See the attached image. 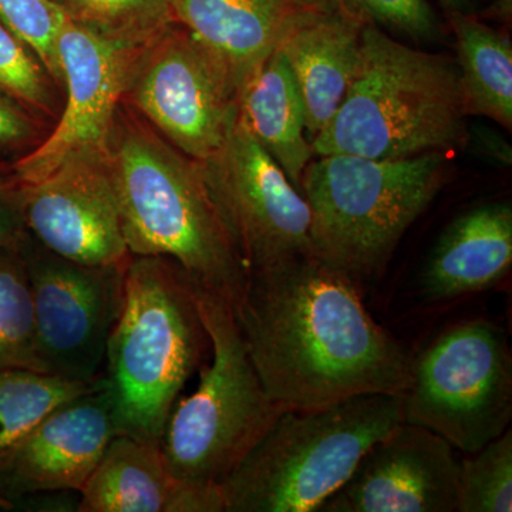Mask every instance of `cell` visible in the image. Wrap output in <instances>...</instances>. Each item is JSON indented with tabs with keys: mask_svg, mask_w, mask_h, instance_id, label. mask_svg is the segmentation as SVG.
Here are the masks:
<instances>
[{
	"mask_svg": "<svg viewBox=\"0 0 512 512\" xmlns=\"http://www.w3.org/2000/svg\"><path fill=\"white\" fill-rule=\"evenodd\" d=\"M234 315L266 394L285 412L409 387L412 357L370 316L353 279L315 254L249 272Z\"/></svg>",
	"mask_w": 512,
	"mask_h": 512,
	"instance_id": "cell-1",
	"label": "cell"
},
{
	"mask_svg": "<svg viewBox=\"0 0 512 512\" xmlns=\"http://www.w3.org/2000/svg\"><path fill=\"white\" fill-rule=\"evenodd\" d=\"M106 163L130 254L171 259L234 309L249 272L211 200L201 161L121 101Z\"/></svg>",
	"mask_w": 512,
	"mask_h": 512,
	"instance_id": "cell-2",
	"label": "cell"
},
{
	"mask_svg": "<svg viewBox=\"0 0 512 512\" xmlns=\"http://www.w3.org/2000/svg\"><path fill=\"white\" fill-rule=\"evenodd\" d=\"M456 62L366 25L359 66L333 119L313 138L315 157L400 160L467 143Z\"/></svg>",
	"mask_w": 512,
	"mask_h": 512,
	"instance_id": "cell-3",
	"label": "cell"
},
{
	"mask_svg": "<svg viewBox=\"0 0 512 512\" xmlns=\"http://www.w3.org/2000/svg\"><path fill=\"white\" fill-rule=\"evenodd\" d=\"M207 348L190 276L164 256L131 255L103 376L121 434L160 444L168 416Z\"/></svg>",
	"mask_w": 512,
	"mask_h": 512,
	"instance_id": "cell-4",
	"label": "cell"
},
{
	"mask_svg": "<svg viewBox=\"0 0 512 512\" xmlns=\"http://www.w3.org/2000/svg\"><path fill=\"white\" fill-rule=\"evenodd\" d=\"M402 421V396L393 394L286 410L221 484L225 512H318Z\"/></svg>",
	"mask_w": 512,
	"mask_h": 512,
	"instance_id": "cell-5",
	"label": "cell"
},
{
	"mask_svg": "<svg viewBox=\"0 0 512 512\" xmlns=\"http://www.w3.org/2000/svg\"><path fill=\"white\" fill-rule=\"evenodd\" d=\"M446 165L441 151L400 160L313 157L299 184L311 211L313 254L352 279L380 271L436 198Z\"/></svg>",
	"mask_w": 512,
	"mask_h": 512,
	"instance_id": "cell-6",
	"label": "cell"
},
{
	"mask_svg": "<svg viewBox=\"0 0 512 512\" xmlns=\"http://www.w3.org/2000/svg\"><path fill=\"white\" fill-rule=\"evenodd\" d=\"M194 292L211 363L197 390L175 402L160 447L175 477L221 487L285 410L266 394L231 303L195 282Z\"/></svg>",
	"mask_w": 512,
	"mask_h": 512,
	"instance_id": "cell-7",
	"label": "cell"
},
{
	"mask_svg": "<svg viewBox=\"0 0 512 512\" xmlns=\"http://www.w3.org/2000/svg\"><path fill=\"white\" fill-rule=\"evenodd\" d=\"M403 421L426 427L454 450L477 453L508 430L512 360L504 330L488 320L460 323L412 360Z\"/></svg>",
	"mask_w": 512,
	"mask_h": 512,
	"instance_id": "cell-8",
	"label": "cell"
},
{
	"mask_svg": "<svg viewBox=\"0 0 512 512\" xmlns=\"http://www.w3.org/2000/svg\"><path fill=\"white\" fill-rule=\"evenodd\" d=\"M123 103L185 156L207 161L237 116L238 93L218 57L171 22L141 50Z\"/></svg>",
	"mask_w": 512,
	"mask_h": 512,
	"instance_id": "cell-9",
	"label": "cell"
},
{
	"mask_svg": "<svg viewBox=\"0 0 512 512\" xmlns=\"http://www.w3.org/2000/svg\"><path fill=\"white\" fill-rule=\"evenodd\" d=\"M211 200L248 272L313 254L311 211L239 110L224 144L201 161Z\"/></svg>",
	"mask_w": 512,
	"mask_h": 512,
	"instance_id": "cell-10",
	"label": "cell"
},
{
	"mask_svg": "<svg viewBox=\"0 0 512 512\" xmlns=\"http://www.w3.org/2000/svg\"><path fill=\"white\" fill-rule=\"evenodd\" d=\"M32 289L37 355L47 375L93 382L124 301L127 265L89 266L53 254L30 237L20 244Z\"/></svg>",
	"mask_w": 512,
	"mask_h": 512,
	"instance_id": "cell-11",
	"label": "cell"
},
{
	"mask_svg": "<svg viewBox=\"0 0 512 512\" xmlns=\"http://www.w3.org/2000/svg\"><path fill=\"white\" fill-rule=\"evenodd\" d=\"M146 45L107 39L67 19L57 40L64 100L56 126L28 153L0 165V181L36 184L72 157L106 156L114 117Z\"/></svg>",
	"mask_w": 512,
	"mask_h": 512,
	"instance_id": "cell-12",
	"label": "cell"
},
{
	"mask_svg": "<svg viewBox=\"0 0 512 512\" xmlns=\"http://www.w3.org/2000/svg\"><path fill=\"white\" fill-rule=\"evenodd\" d=\"M0 183L15 192L30 237L53 254L89 266L130 261L106 156L72 157L36 184Z\"/></svg>",
	"mask_w": 512,
	"mask_h": 512,
	"instance_id": "cell-13",
	"label": "cell"
},
{
	"mask_svg": "<svg viewBox=\"0 0 512 512\" xmlns=\"http://www.w3.org/2000/svg\"><path fill=\"white\" fill-rule=\"evenodd\" d=\"M121 430L103 376L46 414L0 458V508L25 495L82 491Z\"/></svg>",
	"mask_w": 512,
	"mask_h": 512,
	"instance_id": "cell-14",
	"label": "cell"
},
{
	"mask_svg": "<svg viewBox=\"0 0 512 512\" xmlns=\"http://www.w3.org/2000/svg\"><path fill=\"white\" fill-rule=\"evenodd\" d=\"M458 473L450 443L402 421L363 454L318 512H454Z\"/></svg>",
	"mask_w": 512,
	"mask_h": 512,
	"instance_id": "cell-15",
	"label": "cell"
},
{
	"mask_svg": "<svg viewBox=\"0 0 512 512\" xmlns=\"http://www.w3.org/2000/svg\"><path fill=\"white\" fill-rule=\"evenodd\" d=\"M167 2L174 22L190 30L224 64L238 97L293 30L335 12L320 0Z\"/></svg>",
	"mask_w": 512,
	"mask_h": 512,
	"instance_id": "cell-16",
	"label": "cell"
},
{
	"mask_svg": "<svg viewBox=\"0 0 512 512\" xmlns=\"http://www.w3.org/2000/svg\"><path fill=\"white\" fill-rule=\"evenodd\" d=\"M79 512H204L208 491L171 473L160 444L119 434L80 491Z\"/></svg>",
	"mask_w": 512,
	"mask_h": 512,
	"instance_id": "cell-17",
	"label": "cell"
},
{
	"mask_svg": "<svg viewBox=\"0 0 512 512\" xmlns=\"http://www.w3.org/2000/svg\"><path fill=\"white\" fill-rule=\"evenodd\" d=\"M511 264V202H488L458 215L441 232L421 272V289L436 301L484 291Z\"/></svg>",
	"mask_w": 512,
	"mask_h": 512,
	"instance_id": "cell-18",
	"label": "cell"
},
{
	"mask_svg": "<svg viewBox=\"0 0 512 512\" xmlns=\"http://www.w3.org/2000/svg\"><path fill=\"white\" fill-rule=\"evenodd\" d=\"M365 26L343 13H325L293 30L279 47L298 84L311 143L333 119L352 86Z\"/></svg>",
	"mask_w": 512,
	"mask_h": 512,
	"instance_id": "cell-19",
	"label": "cell"
},
{
	"mask_svg": "<svg viewBox=\"0 0 512 512\" xmlns=\"http://www.w3.org/2000/svg\"><path fill=\"white\" fill-rule=\"evenodd\" d=\"M238 110L259 146L299 190L315 153L306 137L301 93L281 50H275L242 89Z\"/></svg>",
	"mask_w": 512,
	"mask_h": 512,
	"instance_id": "cell-20",
	"label": "cell"
},
{
	"mask_svg": "<svg viewBox=\"0 0 512 512\" xmlns=\"http://www.w3.org/2000/svg\"><path fill=\"white\" fill-rule=\"evenodd\" d=\"M456 39L458 90L466 117L512 130V42L476 13L447 12Z\"/></svg>",
	"mask_w": 512,
	"mask_h": 512,
	"instance_id": "cell-21",
	"label": "cell"
},
{
	"mask_svg": "<svg viewBox=\"0 0 512 512\" xmlns=\"http://www.w3.org/2000/svg\"><path fill=\"white\" fill-rule=\"evenodd\" d=\"M96 380L74 382L47 373L0 370V458L46 414L89 390Z\"/></svg>",
	"mask_w": 512,
	"mask_h": 512,
	"instance_id": "cell-22",
	"label": "cell"
},
{
	"mask_svg": "<svg viewBox=\"0 0 512 512\" xmlns=\"http://www.w3.org/2000/svg\"><path fill=\"white\" fill-rule=\"evenodd\" d=\"M0 370L45 373L37 355L32 289L20 245L0 251Z\"/></svg>",
	"mask_w": 512,
	"mask_h": 512,
	"instance_id": "cell-23",
	"label": "cell"
},
{
	"mask_svg": "<svg viewBox=\"0 0 512 512\" xmlns=\"http://www.w3.org/2000/svg\"><path fill=\"white\" fill-rule=\"evenodd\" d=\"M70 22L128 45H146L174 22L167 0H52Z\"/></svg>",
	"mask_w": 512,
	"mask_h": 512,
	"instance_id": "cell-24",
	"label": "cell"
},
{
	"mask_svg": "<svg viewBox=\"0 0 512 512\" xmlns=\"http://www.w3.org/2000/svg\"><path fill=\"white\" fill-rule=\"evenodd\" d=\"M457 511H512L511 429L460 460Z\"/></svg>",
	"mask_w": 512,
	"mask_h": 512,
	"instance_id": "cell-25",
	"label": "cell"
},
{
	"mask_svg": "<svg viewBox=\"0 0 512 512\" xmlns=\"http://www.w3.org/2000/svg\"><path fill=\"white\" fill-rule=\"evenodd\" d=\"M59 86L36 53L0 22V94L43 120H57L62 104Z\"/></svg>",
	"mask_w": 512,
	"mask_h": 512,
	"instance_id": "cell-26",
	"label": "cell"
},
{
	"mask_svg": "<svg viewBox=\"0 0 512 512\" xmlns=\"http://www.w3.org/2000/svg\"><path fill=\"white\" fill-rule=\"evenodd\" d=\"M335 12L414 42H436L441 23L427 0H320Z\"/></svg>",
	"mask_w": 512,
	"mask_h": 512,
	"instance_id": "cell-27",
	"label": "cell"
},
{
	"mask_svg": "<svg viewBox=\"0 0 512 512\" xmlns=\"http://www.w3.org/2000/svg\"><path fill=\"white\" fill-rule=\"evenodd\" d=\"M66 20L52 0H0V22L36 53L62 92L57 40Z\"/></svg>",
	"mask_w": 512,
	"mask_h": 512,
	"instance_id": "cell-28",
	"label": "cell"
},
{
	"mask_svg": "<svg viewBox=\"0 0 512 512\" xmlns=\"http://www.w3.org/2000/svg\"><path fill=\"white\" fill-rule=\"evenodd\" d=\"M45 131V120L0 94V157L23 156L46 137Z\"/></svg>",
	"mask_w": 512,
	"mask_h": 512,
	"instance_id": "cell-29",
	"label": "cell"
},
{
	"mask_svg": "<svg viewBox=\"0 0 512 512\" xmlns=\"http://www.w3.org/2000/svg\"><path fill=\"white\" fill-rule=\"evenodd\" d=\"M80 491L50 490L25 495L13 501L8 510L29 512H79Z\"/></svg>",
	"mask_w": 512,
	"mask_h": 512,
	"instance_id": "cell-30",
	"label": "cell"
},
{
	"mask_svg": "<svg viewBox=\"0 0 512 512\" xmlns=\"http://www.w3.org/2000/svg\"><path fill=\"white\" fill-rule=\"evenodd\" d=\"M28 235L15 192L0 183V251L16 248Z\"/></svg>",
	"mask_w": 512,
	"mask_h": 512,
	"instance_id": "cell-31",
	"label": "cell"
},
{
	"mask_svg": "<svg viewBox=\"0 0 512 512\" xmlns=\"http://www.w3.org/2000/svg\"><path fill=\"white\" fill-rule=\"evenodd\" d=\"M512 16V2L511 0H494L487 9L484 10L483 15L478 18H485L497 20L501 23H510Z\"/></svg>",
	"mask_w": 512,
	"mask_h": 512,
	"instance_id": "cell-32",
	"label": "cell"
},
{
	"mask_svg": "<svg viewBox=\"0 0 512 512\" xmlns=\"http://www.w3.org/2000/svg\"><path fill=\"white\" fill-rule=\"evenodd\" d=\"M441 6L447 12H464L474 13L476 9L477 0H439Z\"/></svg>",
	"mask_w": 512,
	"mask_h": 512,
	"instance_id": "cell-33",
	"label": "cell"
}]
</instances>
